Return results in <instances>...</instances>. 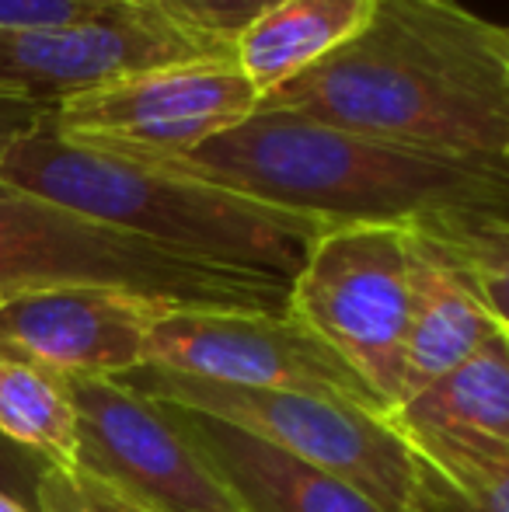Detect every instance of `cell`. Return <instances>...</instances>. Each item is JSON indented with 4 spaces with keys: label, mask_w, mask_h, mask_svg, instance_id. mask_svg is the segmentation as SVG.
I'll return each mask as SVG.
<instances>
[{
    "label": "cell",
    "mask_w": 509,
    "mask_h": 512,
    "mask_svg": "<svg viewBox=\"0 0 509 512\" xmlns=\"http://www.w3.org/2000/svg\"><path fill=\"white\" fill-rule=\"evenodd\" d=\"M258 108L440 154L509 161L506 28L457 0H377L349 46Z\"/></svg>",
    "instance_id": "cell-1"
},
{
    "label": "cell",
    "mask_w": 509,
    "mask_h": 512,
    "mask_svg": "<svg viewBox=\"0 0 509 512\" xmlns=\"http://www.w3.org/2000/svg\"><path fill=\"white\" fill-rule=\"evenodd\" d=\"M150 164L325 223L509 220V161L440 154L276 108H258L217 140Z\"/></svg>",
    "instance_id": "cell-2"
},
{
    "label": "cell",
    "mask_w": 509,
    "mask_h": 512,
    "mask_svg": "<svg viewBox=\"0 0 509 512\" xmlns=\"http://www.w3.org/2000/svg\"><path fill=\"white\" fill-rule=\"evenodd\" d=\"M0 185L182 255L269 272L286 283L311 244L335 227L161 164L81 147L53 126V112L7 147Z\"/></svg>",
    "instance_id": "cell-3"
},
{
    "label": "cell",
    "mask_w": 509,
    "mask_h": 512,
    "mask_svg": "<svg viewBox=\"0 0 509 512\" xmlns=\"http://www.w3.org/2000/svg\"><path fill=\"white\" fill-rule=\"evenodd\" d=\"M105 286L192 310L286 314L290 283L206 262L0 185V297Z\"/></svg>",
    "instance_id": "cell-4"
},
{
    "label": "cell",
    "mask_w": 509,
    "mask_h": 512,
    "mask_svg": "<svg viewBox=\"0 0 509 512\" xmlns=\"http://www.w3.org/2000/svg\"><path fill=\"white\" fill-rule=\"evenodd\" d=\"M143 398L203 411L367 492L387 512H422L419 471L384 415L335 398L220 384L161 366L119 377Z\"/></svg>",
    "instance_id": "cell-5"
},
{
    "label": "cell",
    "mask_w": 509,
    "mask_h": 512,
    "mask_svg": "<svg viewBox=\"0 0 509 512\" xmlns=\"http://www.w3.org/2000/svg\"><path fill=\"white\" fill-rule=\"evenodd\" d=\"M412 230L335 223L311 244L290 283V307L367 384L384 418L401 401V359L412 321Z\"/></svg>",
    "instance_id": "cell-6"
},
{
    "label": "cell",
    "mask_w": 509,
    "mask_h": 512,
    "mask_svg": "<svg viewBox=\"0 0 509 512\" xmlns=\"http://www.w3.org/2000/svg\"><path fill=\"white\" fill-rule=\"evenodd\" d=\"M262 105L231 53L136 70L53 108V126L81 147L171 161L252 119Z\"/></svg>",
    "instance_id": "cell-7"
},
{
    "label": "cell",
    "mask_w": 509,
    "mask_h": 512,
    "mask_svg": "<svg viewBox=\"0 0 509 512\" xmlns=\"http://www.w3.org/2000/svg\"><path fill=\"white\" fill-rule=\"evenodd\" d=\"M143 366L220 384L335 398L384 415L346 359L293 314L175 307L150 331Z\"/></svg>",
    "instance_id": "cell-8"
},
{
    "label": "cell",
    "mask_w": 509,
    "mask_h": 512,
    "mask_svg": "<svg viewBox=\"0 0 509 512\" xmlns=\"http://www.w3.org/2000/svg\"><path fill=\"white\" fill-rule=\"evenodd\" d=\"M77 408V467L157 512H245L168 408L123 380L67 377Z\"/></svg>",
    "instance_id": "cell-9"
},
{
    "label": "cell",
    "mask_w": 509,
    "mask_h": 512,
    "mask_svg": "<svg viewBox=\"0 0 509 512\" xmlns=\"http://www.w3.org/2000/svg\"><path fill=\"white\" fill-rule=\"evenodd\" d=\"M231 53L192 35L150 4L60 28H0V91L60 105L126 74Z\"/></svg>",
    "instance_id": "cell-10"
},
{
    "label": "cell",
    "mask_w": 509,
    "mask_h": 512,
    "mask_svg": "<svg viewBox=\"0 0 509 512\" xmlns=\"http://www.w3.org/2000/svg\"><path fill=\"white\" fill-rule=\"evenodd\" d=\"M175 304L105 286H63L4 297L0 345L63 377H126L147 363L154 324Z\"/></svg>",
    "instance_id": "cell-11"
},
{
    "label": "cell",
    "mask_w": 509,
    "mask_h": 512,
    "mask_svg": "<svg viewBox=\"0 0 509 512\" xmlns=\"http://www.w3.org/2000/svg\"><path fill=\"white\" fill-rule=\"evenodd\" d=\"M164 408L196 450L217 467L245 512H387L356 485L297 460L238 425L182 405Z\"/></svg>",
    "instance_id": "cell-12"
},
{
    "label": "cell",
    "mask_w": 509,
    "mask_h": 512,
    "mask_svg": "<svg viewBox=\"0 0 509 512\" xmlns=\"http://www.w3.org/2000/svg\"><path fill=\"white\" fill-rule=\"evenodd\" d=\"M412 241V321L405 335V359H401L398 408L447 377L450 370L468 363L492 335L503 331L454 269H447L415 234Z\"/></svg>",
    "instance_id": "cell-13"
},
{
    "label": "cell",
    "mask_w": 509,
    "mask_h": 512,
    "mask_svg": "<svg viewBox=\"0 0 509 512\" xmlns=\"http://www.w3.org/2000/svg\"><path fill=\"white\" fill-rule=\"evenodd\" d=\"M374 11L377 0H279L231 42V56L265 102L293 77L349 46Z\"/></svg>",
    "instance_id": "cell-14"
},
{
    "label": "cell",
    "mask_w": 509,
    "mask_h": 512,
    "mask_svg": "<svg viewBox=\"0 0 509 512\" xmlns=\"http://www.w3.org/2000/svg\"><path fill=\"white\" fill-rule=\"evenodd\" d=\"M391 429L415 460L422 512H509V443L468 429Z\"/></svg>",
    "instance_id": "cell-15"
},
{
    "label": "cell",
    "mask_w": 509,
    "mask_h": 512,
    "mask_svg": "<svg viewBox=\"0 0 509 512\" xmlns=\"http://www.w3.org/2000/svg\"><path fill=\"white\" fill-rule=\"evenodd\" d=\"M0 432L49 467H77L70 380L11 345H0Z\"/></svg>",
    "instance_id": "cell-16"
},
{
    "label": "cell",
    "mask_w": 509,
    "mask_h": 512,
    "mask_svg": "<svg viewBox=\"0 0 509 512\" xmlns=\"http://www.w3.org/2000/svg\"><path fill=\"white\" fill-rule=\"evenodd\" d=\"M387 422L468 429L509 443V335H492L468 363L394 408Z\"/></svg>",
    "instance_id": "cell-17"
},
{
    "label": "cell",
    "mask_w": 509,
    "mask_h": 512,
    "mask_svg": "<svg viewBox=\"0 0 509 512\" xmlns=\"http://www.w3.org/2000/svg\"><path fill=\"white\" fill-rule=\"evenodd\" d=\"M412 234L464 279L509 335V220L503 216H436Z\"/></svg>",
    "instance_id": "cell-18"
},
{
    "label": "cell",
    "mask_w": 509,
    "mask_h": 512,
    "mask_svg": "<svg viewBox=\"0 0 509 512\" xmlns=\"http://www.w3.org/2000/svg\"><path fill=\"white\" fill-rule=\"evenodd\" d=\"M35 512H157L81 467H49L35 492Z\"/></svg>",
    "instance_id": "cell-19"
},
{
    "label": "cell",
    "mask_w": 509,
    "mask_h": 512,
    "mask_svg": "<svg viewBox=\"0 0 509 512\" xmlns=\"http://www.w3.org/2000/svg\"><path fill=\"white\" fill-rule=\"evenodd\" d=\"M276 4L279 0H154L157 11L168 14L171 21L224 49H231V42L252 21H258Z\"/></svg>",
    "instance_id": "cell-20"
},
{
    "label": "cell",
    "mask_w": 509,
    "mask_h": 512,
    "mask_svg": "<svg viewBox=\"0 0 509 512\" xmlns=\"http://www.w3.org/2000/svg\"><path fill=\"white\" fill-rule=\"evenodd\" d=\"M140 0H0V28H60L116 14Z\"/></svg>",
    "instance_id": "cell-21"
},
{
    "label": "cell",
    "mask_w": 509,
    "mask_h": 512,
    "mask_svg": "<svg viewBox=\"0 0 509 512\" xmlns=\"http://www.w3.org/2000/svg\"><path fill=\"white\" fill-rule=\"evenodd\" d=\"M46 471H49L46 460L28 453L25 446L11 443L0 432V492L35 509V492H39V481Z\"/></svg>",
    "instance_id": "cell-22"
},
{
    "label": "cell",
    "mask_w": 509,
    "mask_h": 512,
    "mask_svg": "<svg viewBox=\"0 0 509 512\" xmlns=\"http://www.w3.org/2000/svg\"><path fill=\"white\" fill-rule=\"evenodd\" d=\"M53 108L56 105H42V102H32V98L4 95V91H0V157L7 154V147H11L18 136H25L35 122L46 119Z\"/></svg>",
    "instance_id": "cell-23"
},
{
    "label": "cell",
    "mask_w": 509,
    "mask_h": 512,
    "mask_svg": "<svg viewBox=\"0 0 509 512\" xmlns=\"http://www.w3.org/2000/svg\"><path fill=\"white\" fill-rule=\"evenodd\" d=\"M0 512H35V509H32V506H25V502H18V499H11V495L0 492Z\"/></svg>",
    "instance_id": "cell-24"
},
{
    "label": "cell",
    "mask_w": 509,
    "mask_h": 512,
    "mask_svg": "<svg viewBox=\"0 0 509 512\" xmlns=\"http://www.w3.org/2000/svg\"><path fill=\"white\" fill-rule=\"evenodd\" d=\"M506 28V42H509V25H503Z\"/></svg>",
    "instance_id": "cell-25"
},
{
    "label": "cell",
    "mask_w": 509,
    "mask_h": 512,
    "mask_svg": "<svg viewBox=\"0 0 509 512\" xmlns=\"http://www.w3.org/2000/svg\"><path fill=\"white\" fill-rule=\"evenodd\" d=\"M143 4H150V7H154V0H143Z\"/></svg>",
    "instance_id": "cell-26"
},
{
    "label": "cell",
    "mask_w": 509,
    "mask_h": 512,
    "mask_svg": "<svg viewBox=\"0 0 509 512\" xmlns=\"http://www.w3.org/2000/svg\"><path fill=\"white\" fill-rule=\"evenodd\" d=\"M0 304H4V297H0Z\"/></svg>",
    "instance_id": "cell-27"
},
{
    "label": "cell",
    "mask_w": 509,
    "mask_h": 512,
    "mask_svg": "<svg viewBox=\"0 0 509 512\" xmlns=\"http://www.w3.org/2000/svg\"><path fill=\"white\" fill-rule=\"evenodd\" d=\"M140 4H143V0H140Z\"/></svg>",
    "instance_id": "cell-28"
}]
</instances>
